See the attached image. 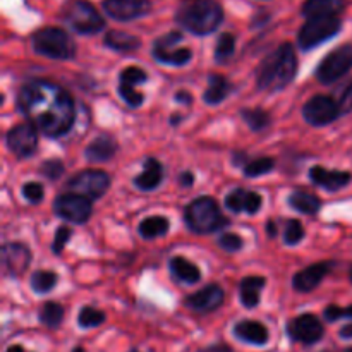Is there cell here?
I'll list each match as a JSON object with an SVG mask.
<instances>
[{
  "instance_id": "30",
  "label": "cell",
  "mask_w": 352,
  "mask_h": 352,
  "mask_svg": "<svg viewBox=\"0 0 352 352\" xmlns=\"http://www.w3.org/2000/svg\"><path fill=\"white\" fill-rule=\"evenodd\" d=\"M168 220L165 217H148V219L141 220L140 223V234L144 239H155V237H160L164 234H167L168 230Z\"/></svg>"
},
{
  "instance_id": "31",
  "label": "cell",
  "mask_w": 352,
  "mask_h": 352,
  "mask_svg": "<svg viewBox=\"0 0 352 352\" xmlns=\"http://www.w3.org/2000/svg\"><path fill=\"white\" fill-rule=\"evenodd\" d=\"M38 318L48 329H57L64 320V308L58 302H45L41 306Z\"/></svg>"
},
{
  "instance_id": "17",
  "label": "cell",
  "mask_w": 352,
  "mask_h": 352,
  "mask_svg": "<svg viewBox=\"0 0 352 352\" xmlns=\"http://www.w3.org/2000/svg\"><path fill=\"white\" fill-rule=\"evenodd\" d=\"M31 263V251L19 243H10L2 248V265L7 274L19 277Z\"/></svg>"
},
{
  "instance_id": "32",
  "label": "cell",
  "mask_w": 352,
  "mask_h": 352,
  "mask_svg": "<svg viewBox=\"0 0 352 352\" xmlns=\"http://www.w3.org/2000/svg\"><path fill=\"white\" fill-rule=\"evenodd\" d=\"M58 277L57 274L48 270H38L31 275V287L38 294H45V292H50L52 289L57 284Z\"/></svg>"
},
{
  "instance_id": "22",
  "label": "cell",
  "mask_w": 352,
  "mask_h": 352,
  "mask_svg": "<svg viewBox=\"0 0 352 352\" xmlns=\"http://www.w3.org/2000/svg\"><path fill=\"white\" fill-rule=\"evenodd\" d=\"M117 151V141L109 134H102L96 140H93L88 144L85 151V157L89 162H96V164H103V162L110 160Z\"/></svg>"
},
{
  "instance_id": "45",
  "label": "cell",
  "mask_w": 352,
  "mask_h": 352,
  "mask_svg": "<svg viewBox=\"0 0 352 352\" xmlns=\"http://www.w3.org/2000/svg\"><path fill=\"white\" fill-rule=\"evenodd\" d=\"M339 107L340 110H342V113H349L352 110V81L347 82L346 86H344L342 93L339 95Z\"/></svg>"
},
{
  "instance_id": "24",
  "label": "cell",
  "mask_w": 352,
  "mask_h": 352,
  "mask_svg": "<svg viewBox=\"0 0 352 352\" xmlns=\"http://www.w3.org/2000/svg\"><path fill=\"white\" fill-rule=\"evenodd\" d=\"M346 6V0H306L302 6V16L309 17H323V16H337Z\"/></svg>"
},
{
  "instance_id": "18",
  "label": "cell",
  "mask_w": 352,
  "mask_h": 352,
  "mask_svg": "<svg viewBox=\"0 0 352 352\" xmlns=\"http://www.w3.org/2000/svg\"><path fill=\"white\" fill-rule=\"evenodd\" d=\"M261 196L254 191H246V189H234L230 195H227L226 206L234 213H250L254 215L261 208Z\"/></svg>"
},
{
  "instance_id": "12",
  "label": "cell",
  "mask_w": 352,
  "mask_h": 352,
  "mask_svg": "<svg viewBox=\"0 0 352 352\" xmlns=\"http://www.w3.org/2000/svg\"><path fill=\"white\" fill-rule=\"evenodd\" d=\"M72 192L86 196L89 199L102 198L110 186V175L103 170H82L69 181Z\"/></svg>"
},
{
  "instance_id": "14",
  "label": "cell",
  "mask_w": 352,
  "mask_h": 352,
  "mask_svg": "<svg viewBox=\"0 0 352 352\" xmlns=\"http://www.w3.org/2000/svg\"><path fill=\"white\" fill-rule=\"evenodd\" d=\"M7 146L16 157L26 158L36 151L38 134L33 124H17L7 133Z\"/></svg>"
},
{
  "instance_id": "54",
  "label": "cell",
  "mask_w": 352,
  "mask_h": 352,
  "mask_svg": "<svg viewBox=\"0 0 352 352\" xmlns=\"http://www.w3.org/2000/svg\"><path fill=\"white\" fill-rule=\"evenodd\" d=\"M129 352H140V351H138V349H131Z\"/></svg>"
},
{
  "instance_id": "42",
  "label": "cell",
  "mask_w": 352,
  "mask_h": 352,
  "mask_svg": "<svg viewBox=\"0 0 352 352\" xmlns=\"http://www.w3.org/2000/svg\"><path fill=\"white\" fill-rule=\"evenodd\" d=\"M40 170L45 177H48L50 181H55V179H58L64 174V164L60 160H47L41 165Z\"/></svg>"
},
{
  "instance_id": "26",
  "label": "cell",
  "mask_w": 352,
  "mask_h": 352,
  "mask_svg": "<svg viewBox=\"0 0 352 352\" xmlns=\"http://www.w3.org/2000/svg\"><path fill=\"white\" fill-rule=\"evenodd\" d=\"M170 267L172 275H174L177 280L184 282V284H196L201 278V274H199V268L196 267L195 263L186 260L184 256H174L168 263Z\"/></svg>"
},
{
  "instance_id": "38",
  "label": "cell",
  "mask_w": 352,
  "mask_h": 352,
  "mask_svg": "<svg viewBox=\"0 0 352 352\" xmlns=\"http://www.w3.org/2000/svg\"><path fill=\"white\" fill-rule=\"evenodd\" d=\"M119 95L124 102L129 107H140L143 103V95L134 88L133 85H127V82H120L119 85Z\"/></svg>"
},
{
  "instance_id": "4",
  "label": "cell",
  "mask_w": 352,
  "mask_h": 352,
  "mask_svg": "<svg viewBox=\"0 0 352 352\" xmlns=\"http://www.w3.org/2000/svg\"><path fill=\"white\" fill-rule=\"evenodd\" d=\"M186 223L196 234H212L226 227L229 222L222 215L215 199L201 196L189 203L186 208Z\"/></svg>"
},
{
  "instance_id": "35",
  "label": "cell",
  "mask_w": 352,
  "mask_h": 352,
  "mask_svg": "<svg viewBox=\"0 0 352 352\" xmlns=\"http://www.w3.org/2000/svg\"><path fill=\"white\" fill-rule=\"evenodd\" d=\"M274 167H275L274 158L270 157L256 158V160L244 165V175H246V177H260V175H265L268 174V172L274 170Z\"/></svg>"
},
{
  "instance_id": "1",
  "label": "cell",
  "mask_w": 352,
  "mask_h": 352,
  "mask_svg": "<svg viewBox=\"0 0 352 352\" xmlns=\"http://www.w3.org/2000/svg\"><path fill=\"white\" fill-rule=\"evenodd\" d=\"M21 113L41 134L60 138L72 127L76 119L74 98L50 81H30L17 93Z\"/></svg>"
},
{
  "instance_id": "23",
  "label": "cell",
  "mask_w": 352,
  "mask_h": 352,
  "mask_svg": "<svg viewBox=\"0 0 352 352\" xmlns=\"http://www.w3.org/2000/svg\"><path fill=\"white\" fill-rule=\"evenodd\" d=\"M162 179H164V168H162L160 162L155 158H148L144 160L143 172L134 179V186L141 191H153L160 186Z\"/></svg>"
},
{
  "instance_id": "9",
  "label": "cell",
  "mask_w": 352,
  "mask_h": 352,
  "mask_svg": "<svg viewBox=\"0 0 352 352\" xmlns=\"http://www.w3.org/2000/svg\"><path fill=\"white\" fill-rule=\"evenodd\" d=\"M181 41L182 34L177 33V31H170V33L164 34L153 43V57L162 64L174 65V67L188 64L191 60L192 54L189 48L179 47Z\"/></svg>"
},
{
  "instance_id": "15",
  "label": "cell",
  "mask_w": 352,
  "mask_h": 352,
  "mask_svg": "<svg viewBox=\"0 0 352 352\" xmlns=\"http://www.w3.org/2000/svg\"><path fill=\"white\" fill-rule=\"evenodd\" d=\"M103 9L116 21H133L151 10L150 0H105Z\"/></svg>"
},
{
  "instance_id": "49",
  "label": "cell",
  "mask_w": 352,
  "mask_h": 352,
  "mask_svg": "<svg viewBox=\"0 0 352 352\" xmlns=\"http://www.w3.org/2000/svg\"><path fill=\"white\" fill-rule=\"evenodd\" d=\"M175 98L179 100V102H186V103H191V96L188 95L186 91H179L177 95H175Z\"/></svg>"
},
{
  "instance_id": "6",
  "label": "cell",
  "mask_w": 352,
  "mask_h": 352,
  "mask_svg": "<svg viewBox=\"0 0 352 352\" xmlns=\"http://www.w3.org/2000/svg\"><path fill=\"white\" fill-rule=\"evenodd\" d=\"M64 19L72 30L81 34H95L105 26L98 10L86 0H71L64 7Z\"/></svg>"
},
{
  "instance_id": "11",
  "label": "cell",
  "mask_w": 352,
  "mask_h": 352,
  "mask_svg": "<svg viewBox=\"0 0 352 352\" xmlns=\"http://www.w3.org/2000/svg\"><path fill=\"white\" fill-rule=\"evenodd\" d=\"M54 212L60 219L69 220L72 223H85L91 217V203L86 196L78 195V192H67L60 195L54 201Z\"/></svg>"
},
{
  "instance_id": "46",
  "label": "cell",
  "mask_w": 352,
  "mask_h": 352,
  "mask_svg": "<svg viewBox=\"0 0 352 352\" xmlns=\"http://www.w3.org/2000/svg\"><path fill=\"white\" fill-rule=\"evenodd\" d=\"M179 184L184 186V188L192 186L195 184V174H191V172H182V174L179 175Z\"/></svg>"
},
{
  "instance_id": "51",
  "label": "cell",
  "mask_w": 352,
  "mask_h": 352,
  "mask_svg": "<svg viewBox=\"0 0 352 352\" xmlns=\"http://www.w3.org/2000/svg\"><path fill=\"white\" fill-rule=\"evenodd\" d=\"M268 234H270V236H275V234H277V227H274V223H268Z\"/></svg>"
},
{
  "instance_id": "28",
  "label": "cell",
  "mask_w": 352,
  "mask_h": 352,
  "mask_svg": "<svg viewBox=\"0 0 352 352\" xmlns=\"http://www.w3.org/2000/svg\"><path fill=\"white\" fill-rule=\"evenodd\" d=\"M230 93V85L223 76L220 74H210L208 78V88H206L203 100H205L208 105H219L220 102L229 96Z\"/></svg>"
},
{
  "instance_id": "21",
  "label": "cell",
  "mask_w": 352,
  "mask_h": 352,
  "mask_svg": "<svg viewBox=\"0 0 352 352\" xmlns=\"http://www.w3.org/2000/svg\"><path fill=\"white\" fill-rule=\"evenodd\" d=\"M327 274H329V265L327 263L311 265V267L305 268L294 275L292 285L299 292H311L313 289L318 287L320 282L327 277Z\"/></svg>"
},
{
  "instance_id": "19",
  "label": "cell",
  "mask_w": 352,
  "mask_h": 352,
  "mask_svg": "<svg viewBox=\"0 0 352 352\" xmlns=\"http://www.w3.org/2000/svg\"><path fill=\"white\" fill-rule=\"evenodd\" d=\"M234 336L244 344H251V346H265L270 340V333L268 329L260 322L254 320H243L234 327Z\"/></svg>"
},
{
  "instance_id": "13",
  "label": "cell",
  "mask_w": 352,
  "mask_h": 352,
  "mask_svg": "<svg viewBox=\"0 0 352 352\" xmlns=\"http://www.w3.org/2000/svg\"><path fill=\"white\" fill-rule=\"evenodd\" d=\"M323 333H325V329H323L322 322L311 313L296 316L287 323V336L294 342L305 344V346H313V344L320 342L323 339Z\"/></svg>"
},
{
  "instance_id": "44",
  "label": "cell",
  "mask_w": 352,
  "mask_h": 352,
  "mask_svg": "<svg viewBox=\"0 0 352 352\" xmlns=\"http://www.w3.org/2000/svg\"><path fill=\"white\" fill-rule=\"evenodd\" d=\"M325 320L327 322H337L340 318H352V306H347V308H340V306H329L325 308Z\"/></svg>"
},
{
  "instance_id": "16",
  "label": "cell",
  "mask_w": 352,
  "mask_h": 352,
  "mask_svg": "<svg viewBox=\"0 0 352 352\" xmlns=\"http://www.w3.org/2000/svg\"><path fill=\"white\" fill-rule=\"evenodd\" d=\"M223 298H226L223 289L220 285L212 284L189 296L186 299V306L198 313H210L215 311V309H219L223 305Z\"/></svg>"
},
{
  "instance_id": "20",
  "label": "cell",
  "mask_w": 352,
  "mask_h": 352,
  "mask_svg": "<svg viewBox=\"0 0 352 352\" xmlns=\"http://www.w3.org/2000/svg\"><path fill=\"white\" fill-rule=\"evenodd\" d=\"M309 177L320 188L327 191H339L344 189L352 181V175L349 172L342 170H327L323 167H313L309 170Z\"/></svg>"
},
{
  "instance_id": "5",
  "label": "cell",
  "mask_w": 352,
  "mask_h": 352,
  "mask_svg": "<svg viewBox=\"0 0 352 352\" xmlns=\"http://www.w3.org/2000/svg\"><path fill=\"white\" fill-rule=\"evenodd\" d=\"M36 54L55 60H69L76 54V43L60 28H43L33 36Z\"/></svg>"
},
{
  "instance_id": "10",
  "label": "cell",
  "mask_w": 352,
  "mask_h": 352,
  "mask_svg": "<svg viewBox=\"0 0 352 352\" xmlns=\"http://www.w3.org/2000/svg\"><path fill=\"white\" fill-rule=\"evenodd\" d=\"M339 116H342V110H340L339 102L332 96L316 95L302 107V117L306 122L316 127L329 126L333 120H337Z\"/></svg>"
},
{
  "instance_id": "48",
  "label": "cell",
  "mask_w": 352,
  "mask_h": 352,
  "mask_svg": "<svg viewBox=\"0 0 352 352\" xmlns=\"http://www.w3.org/2000/svg\"><path fill=\"white\" fill-rule=\"evenodd\" d=\"M198 352H234V351L230 349L229 346H226V344H215V346L205 347V349H201Z\"/></svg>"
},
{
  "instance_id": "3",
  "label": "cell",
  "mask_w": 352,
  "mask_h": 352,
  "mask_svg": "<svg viewBox=\"0 0 352 352\" xmlns=\"http://www.w3.org/2000/svg\"><path fill=\"white\" fill-rule=\"evenodd\" d=\"M175 19L192 34H210L220 26L223 10L217 0H184L175 12Z\"/></svg>"
},
{
  "instance_id": "25",
  "label": "cell",
  "mask_w": 352,
  "mask_h": 352,
  "mask_svg": "<svg viewBox=\"0 0 352 352\" xmlns=\"http://www.w3.org/2000/svg\"><path fill=\"white\" fill-rule=\"evenodd\" d=\"M265 280L263 277H246L243 278L239 287V294H241V302L246 308H256L260 305V292L263 291Z\"/></svg>"
},
{
  "instance_id": "50",
  "label": "cell",
  "mask_w": 352,
  "mask_h": 352,
  "mask_svg": "<svg viewBox=\"0 0 352 352\" xmlns=\"http://www.w3.org/2000/svg\"><path fill=\"white\" fill-rule=\"evenodd\" d=\"M6 352H30V351H26L23 346H19V344H14V346L7 347Z\"/></svg>"
},
{
  "instance_id": "27",
  "label": "cell",
  "mask_w": 352,
  "mask_h": 352,
  "mask_svg": "<svg viewBox=\"0 0 352 352\" xmlns=\"http://www.w3.org/2000/svg\"><path fill=\"white\" fill-rule=\"evenodd\" d=\"M105 45L116 52H122V54H129V52L138 50L141 47V40L134 34L124 33V31L113 30L109 31L105 36Z\"/></svg>"
},
{
  "instance_id": "37",
  "label": "cell",
  "mask_w": 352,
  "mask_h": 352,
  "mask_svg": "<svg viewBox=\"0 0 352 352\" xmlns=\"http://www.w3.org/2000/svg\"><path fill=\"white\" fill-rule=\"evenodd\" d=\"M302 237H305V227L301 226V222L299 220H289L284 234L285 244L287 246H296L298 243H301Z\"/></svg>"
},
{
  "instance_id": "52",
  "label": "cell",
  "mask_w": 352,
  "mask_h": 352,
  "mask_svg": "<svg viewBox=\"0 0 352 352\" xmlns=\"http://www.w3.org/2000/svg\"><path fill=\"white\" fill-rule=\"evenodd\" d=\"M72 352H86V351H85V347H82V346H78V347H74V349H72Z\"/></svg>"
},
{
  "instance_id": "33",
  "label": "cell",
  "mask_w": 352,
  "mask_h": 352,
  "mask_svg": "<svg viewBox=\"0 0 352 352\" xmlns=\"http://www.w3.org/2000/svg\"><path fill=\"white\" fill-rule=\"evenodd\" d=\"M105 322V313L100 309L91 308V306H85L78 315V325L81 329H95Z\"/></svg>"
},
{
  "instance_id": "39",
  "label": "cell",
  "mask_w": 352,
  "mask_h": 352,
  "mask_svg": "<svg viewBox=\"0 0 352 352\" xmlns=\"http://www.w3.org/2000/svg\"><path fill=\"white\" fill-rule=\"evenodd\" d=\"M146 72L140 67H127L120 72V82H127V85H143L146 82Z\"/></svg>"
},
{
  "instance_id": "40",
  "label": "cell",
  "mask_w": 352,
  "mask_h": 352,
  "mask_svg": "<svg viewBox=\"0 0 352 352\" xmlns=\"http://www.w3.org/2000/svg\"><path fill=\"white\" fill-rule=\"evenodd\" d=\"M219 246L222 248V250L229 251V253H234V251H239L241 248L244 246V241H243V237L237 236V234L226 232L220 236Z\"/></svg>"
},
{
  "instance_id": "34",
  "label": "cell",
  "mask_w": 352,
  "mask_h": 352,
  "mask_svg": "<svg viewBox=\"0 0 352 352\" xmlns=\"http://www.w3.org/2000/svg\"><path fill=\"white\" fill-rule=\"evenodd\" d=\"M243 117L248 126L253 131H263L270 126V116L261 109H246L243 110Z\"/></svg>"
},
{
  "instance_id": "8",
  "label": "cell",
  "mask_w": 352,
  "mask_h": 352,
  "mask_svg": "<svg viewBox=\"0 0 352 352\" xmlns=\"http://www.w3.org/2000/svg\"><path fill=\"white\" fill-rule=\"evenodd\" d=\"M352 69V45H342L330 52L316 69V79L322 85H332L347 74Z\"/></svg>"
},
{
  "instance_id": "36",
  "label": "cell",
  "mask_w": 352,
  "mask_h": 352,
  "mask_svg": "<svg viewBox=\"0 0 352 352\" xmlns=\"http://www.w3.org/2000/svg\"><path fill=\"white\" fill-rule=\"evenodd\" d=\"M236 52V36L230 33H223L220 34L219 41H217L215 47V58L217 60L223 62L227 58H230Z\"/></svg>"
},
{
  "instance_id": "41",
  "label": "cell",
  "mask_w": 352,
  "mask_h": 352,
  "mask_svg": "<svg viewBox=\"0 0 352 352\" xmlns=\"http://www.w3.org/2000/svg\"><path fill=\"white\" fill-rule=\"evenodd\" d=\"M23 196L31 203H40L45 198L43 186L40 182H28L23 186Z\"/></svg>"
},
{
  "instance_id": "29",
  "label": "cell",
  "mask_w": 352,
  "mask_h": 352,
  "mask_svg": "<svg viewBox=\"0 0 352 352\" xmlns=\"http://www.w3.org/2000/svg\"><path fill=\"white\" fill-rule=\"evenodd\" d=\"M289 205L305 215H316L320 210V199L308 191H294L289 196Z\"/></svg>"
},
{
  "instance_id": "53",
  "label": "cell",
  "mask_w": 352,
  "mask_h": 352,
  "mask_svg": "<svg viewBox=\"0 0 352 352\" xmlns=\"http://www.w3.org/2000/svg\"><path fill=\"white\" fill-rule=\"evenodd\" d=\"M349 278H351V282H352V268H351V272H349Z\"/></svg>"
},
{
  "instance_id": "43",
  "label": "cell",
  "mask_w": 352,
  "mask_h": 352,
  "mask_svg": "<svg viewBox=\"0 0 352 352\" xmlns=\"http://www.w3.org/2000/svg\"><path fill=\"white\" fill-rule=\"evenodd\" d=\"M71 236H72V230L69 229V227H58L57 234H55L54 244H52V251H54L55 254H60L62 251H64L67 241L71 239Z\"/></svg>"
},
{
  "instance_id": "2",
  "label": "cell",
  "mask_w": 352,
  "mask_h": 352,
  "mask_svg": "<svg viewBox=\"0 0 352 352\" xmlns=\"http://www.w3.org/2000/svg\"><path fill=\"white\" fill-rule=\"evenodd\" d=\"M298 72V58L291 43H282L261 60L256 72V85L263 91H280L289 86Z\"/></svg>"
},
{
  "instance_id": "7",
  "label": "cell",
  "mask_w": 352,
  "mask_h": 352,
  "mask_svg": "<svg viewBox=\"0 0 352 352\" xmlns=\"http://www.w3.org/2000/svg\"><path fill=\"white\" fill-rule=\"evenodd\" d=\"M340 19L337 16H323V17H309L308 23L299 31V47L302 50H311L318 45L325 43L330 38L336 36L340 31Z\"/></svg>"
},
{
  "instance_id": "47",
  "label": "cell",
  "mask_w": 352,
  "mask_h": 352,
  "mask_svg": "<svg viewBox=\"0 0 352 352\" xmlns=\"http://www.w3.org/2000/svg\"><path fill=\"white\" fill-rule=\"evenodd\" d=\"M339 337H340V339H344V340H351L352 339V323H351V325H346V327H342V329H340ZM344 352H352V347H347V349Z\"/></svg>"
}]
</instances>
